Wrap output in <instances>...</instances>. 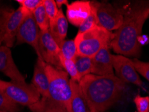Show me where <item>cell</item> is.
Masks as SVG:
<instances>
[{
  "mask_svg": "<svg viewBox=\"0 0 149 112\" xmlns=\"http://www.w3.org/2000/svg\"><path fill=\"white\" fill-rule=\"evenodd\" d=\"M82 97L90 112H104L117 102L125 83L114 74H89L78 83Z\"/></svg>",
  "mask_w": 149,
  "mask_h": 112,
  "instance_id": "1",
  "label": "cell"
},
{
  "mask_svg": "<svg viewBox=\"0 0 149 112\" xmlns=\"http://www.w3.org/2000/svg\"><path fill=\"white\" fill-rule=\"evenodd\" d=\"M148 17L149 6H144L136 9L125 17L122 25L113 33L110 43L113 51L124 56H139L141 52L140 37Z\"/></svg>",
  "mask_w": 149,
  "mask_h": 112,
  "instance_id": "2",
  "label": "cell"
},
{
  "mask_svg": "<svg viewBox=\"0 0 149 112\" xmlns=\"http://www.w3.org/2000/svg\"><path fill=\"white\" fill-rule=\"evenodd\" d=\"M49 83V99L56 104L71 112L72 89L69 79V74L62 69H58L48 63H45Z\"/></svg>",
  "mask_w": 149,
  "mask_h": 112,
  "instance_id": "3",
  "label": "cell"
},
{
  "mask_svg": "<svg viewBox=\"0 0 149 112\" xmlns=\"http://www.w3.org/2000/svg\"><path fill=\"white\" fill-rule=\"evenodd\" d=\"M113 38V33L97 25L88 31L77 34L74 40L78 54L93 58L102 48L110 45Z\"/></svg>",
  "mask_w": 149,
  "mask_h": 112,
  "instance_id": "4",
  "label": "cell"
},
{
  "mask_svg": "<svg viewBox=\"0 0 149 112\" xmlns=\"http://www.w3.org/2000/svg\"><path fill=\"white\" fill-rule=\"evenodd\" d=\"M0 91L17 105L30 107L40 100V94L32 84L0 79Z\"/></svg>",
  "mask_w": 149,
  "mask_h": 112,
  "instance_id": "5",
  "label": "cell"
},
{
  "mask_svg": "<svg viewBox=\"0 0 149 112\" xmlns=\"http://www.w3.org/2000/svg\"><path fill=\"white\" fill-rule=\"evenodd\" d=\"M95 4L99 25L109 32L119 29L124 20L121 11L107 2L95 1Z\"/></svg>",
  "mask_w": 149,
  "mask_h": 112,
  "instance_id": "6",
  "label": "cell"
},
{
  "mask_svg": "<svg viewBox=\"0 0 149 112\" xmlns=\"http://www.w3.org/2000/svg\"><path fill=\"white\" fill-rule=\"evenodd\" d=\"M40 30L37 26L32 14H29L24 19L16 35V45L26 43L36 51L38 58H42L39 48Z\"/></svg>",
  "mask_w": 149,
  "mask_h": 112,
  "instance_id": "7",
  "label": "cell"
},
{
  "mask_svg": "<svg viewBox=\"0 0 149 112\" xmlns=\"http://www.w3.org/2000/svg\"><path fill=\"white\" fill-rule=\"evenodd\" d=\"M113 68L117 77L125 83H130L142 87L143 83L134 67L132 60L120 54H111Z\"/></svg>",
  "mask_w": 149,
  "mask_h": 112,
  "instance_id": "8",
  "label": "cell"
},
{
  "mask_svg": "<svg viewBox=\"0 0 149 112\" xmlns=\"http://www.w3.org/2000/svg\"><path fill=\"white\" fill-rule=\"evenodd\" d=\"M39 48L41 57L45 63L53 66L56 69H61L59 59L61 48L50 34V30L40 32Z\"/></svg>",
  "mask_w": 149,
  "mask_h": 112,
  "instance_id": "9",
  "label": "cell"
},
{
  "mask_svg": "<svg viewBox=\"0 0 149 112\" xmlns=\"http://www.w3.org/2000/svg\"><path fill=\"white\" fill-rule=\"evenodd\" d=\"M29 14L30 13L21 6H19L16 10L12 11L6 24L3 38L4 45L9 48L13 47L19 26L26 16Z\"/></svg>",
  "mask_w": 149,
  "mask_h": 112,
  "instance_id": "10",
  "label": "cell"
},
{
  "mask_svg": "<svg viewBox=\"0 0 149 112\" xmlns=\"http://www.w3.org/2000/svg\"><path fill=\"white\" fill-rule=\"evenodd\" d=\"M0 72L8 77L13 82L25 84V77L17 69L13 59L10 48L0 46Z\"/></svg>",
  "mask_w": 149,
  "mask_h": 112,
  "instance_id": "11",
  "label": "cell"
},
{
  "mask_svg": "<svg viewBox=\"0 0 149 112\" xmlns=\"http://www.w3.org/2000/svg\"><path fill=\"white\" fill-rule=\"evenodd\" d=\"M91 1H76L72 2L67 6V20L73 25L79 27L91 14Z\"/></svg>",
  "mask_w": 149,
  "mask_h": 112,
  "instance_id": "12",
  "label": "cell"
},
{
  "mask_svg": "<svg viewBox=\"0 0 149 112\" xmlns=\"http://www.w3.org/2000/svg\"><path fill=\"white\" fill-rule=\"evenodd\" d=\"M92 63L91 74L96 75L114 74L109 46L102 48L92 58Z\"/></svg>",
  "mask_w": 149,
  "mask_h": 112,
  "instance_id": "13",
  "label": "cell"
},
{
  "mask_svg": "<svg viewBox=\"0 0 149 112\" xmlns=\"http://www.w3.org/2000/svg\"><path fill=\"white\" fill-rule=\"evenodd\" d=\"M45 62L42 58H37L34 70L32 84L37 89L43 98L49 99V83L45 70Z\"/></svg>",
  "mask_w": 149,
  "mask_h": 112,
  "instance_id": "14",
  "label": "cell"
},
{
  "mask_svg": "<svg viewBox=\"0 0 149 112\" xmlns=\"http://www.w3.org/2000/svg\"><path fill=\"white\" fill-rule=\"evenodd\" d=\"M49 30L52 37L57 42L58 46H60L61 42L64 41L66 38L68 30L67 19L61 9L58 10L55 24Z\"/></svg>",
  "mask_w": 149,
  "mask_h": 112,
  "instance_id": "15",
  "label": "cell"
},
{
  "mask_svg": "<svg viewBox=\"0 0 149 112\" xmlns=\"http://www.w3.org/2000/svg\"><path fill=\"white\" fill-rule=\"evenodd\" d=\"M70 84L73 93L71 100V112H90L86 103L83 99L79 83L70 79Z\"/></svg>",
  "mask_w": 149,
  "mask_h": 112,
  "instance_id": "16",
  "label": "cell"
},
{
  "mask_svg": "<svg viewBox=\"0 0 149 112\" xmlns=\"http://www.w3.org/2000/svg\"><path fill=\"white\" fill-rule=\"evenodd\" d=\"M29 108L32 112H68L64 107L50 99L43 97L39 102L30 106Z\"/></svg>",
  "mask_w": 149,
  "mask_h": 112,
  "instance_id": "17",
  "label": "cell"
},
{
  "mask_svg": "<svg viewBox=\"0 0 149 112\" xmlns=\"http://www.w3.org/2000/svg\"><path fill=\"white\" fill-rule=\"evenodd\" d=\"M73 61L81 79L87 74H91L93 63L91 57L82 56L77 54Z\"/></svg>",
  "mask_w": 149,
  "mask_h": 112,
  "instance_id": "18",
  "label": "cell"
},
{
  "mask_svg": "<svg viewBox=\"0 0 149 112\" xmlns=\"http://www.w3.org/2000/svg\"><path fill=\"white\" fill-rule=\"evenodd\" d=\"M32 14H33L36 23L40 31L45 32L49 30V20L45 10L44 1L42 3L34 10Z\"/></svg>",
  "mask_w": 149,
  "mask_h": 112,
  "instance_id": "19",
  "label": "cell"
},
{
  "mask_svg": "<svg viewBox=\"0 0 149 112\" xmlns=\"http://www.w3.org/2000/svg\"><path fill=\"white\" fill-rule=\"evenodd\" d=\"M91 6L92 10L91 14L87 17V18L83 22L81 25L79 26V29L77 34H81V33L88 31V30L92 29L95 26L99 25L97 13H96L95 1H91Z\"/></svg>",
  "mask_w": 149,
  "mask_h": 112,
  "instance_id": "20",
  "label": "cell"
},
{
  "mask_svg": "<svg viewBox=\"0 0 149 112\" xmlns=\"http://www.w3.org/2000/svg\"><path fill=\"white\" fill-rule=\"evenodd\" d=\"M59 59H60L61 67L65 69V71H66L68 74H69L71 77V79L75 81L77 83L79 82L81 79L79 76L74 61L65 58L61 54L59 55Z\"/></svg>",
  "mask_w": 149,
  "mask_h": 112,
  "instance_id": "21",
  "label": "cell"
},
{
  "mask_svg": "<svg viewBox=\"0 0 149 112\" xmlns=\"http://www.w3.org/2000/svg\"><path fill=\"white\" fill-rule=\"evenodd\" d=\"M61 48V54L67 59L73 60L77 54V50L74 40L63 41L59 46Z\"/></svg>",
  "mask_w": 149,
  "mask_h": 112,
  "instance_id": "22",
  "label": "cell"
},
{
  "mask_svg": "<svg viewBox=\"0 0 149 112\" xmlns=\"http://www.w3.org/2000/svg\"><path fill=\"white\" fill-rule=\"evenodd\" d=\"M44 5H45L46 12H47L49 20L50 30L53 27L56 23L59 10L57 8L55 1L54 0H44Z\"/></svg>",
  "mask_w": 149,
  "mask_h": 112,
  "instance_id": "23",
  "label": "cell"
},
{
  "mask_svg": "<svg viewBox=\"0 0 149 112\" xmlns=\"http://www.w3.org/2000/svg\"><path fill=\"white\" fill-rule=\"evenodd\" d=\"M0 110L6 112H19V107L18 105L12 102L0 91Z\"/></svg>",
  "mask_w": 149,
  "mask_h": 112,
  "instance_id": "24",
  "label": "cell"
},
{
  "mask_svg": "<svg viewBox=\"0 0 149 112\" xmlns=\"http://www.w3.org/2000/svg\"><path fill=\"white\" fill-rule=\"evenodd\" d=\"M132 62L137 72L141 74L149 81V63L142 62L136 58L132 60Z\"/></svg>",
  "mask_w": 149,
  "mask_h": 112,
  "instance_id": "25",
  "label": "cell"
},
{
  "mask_svg": "<svg viewBox=\"0 0 149 112\" xmlns=\"http://www.w3.org/2000/svg\"><path fill=\"white\" fill-rule=\"evenodd\" d=\"M44 0H17L16 2L19 3L21 7L30 14H32L34 10L42 3Z\"/></svg>",
  "mask_w": 149,
  "mask_h": 112,
  "instance_id": "26",
  "label": "cell"
},
{
  "mask_svg": "<svg viewBox=\"0 0 149 112\" xmlns=\"http://www.w3.org/2000/svg\"><path fill=\"white\" fill-rule=\"evenodd\" d=\"M136 109L139 112H147L149 106V97H142L138 95L134 99Z\"/></svg>",
  "mask_w": 149,
  "mask_h": 112,
  "instance_id": "27",
  "label": "cell"
},
{
  "mask_svg": "<svg viewBox=\"0 0 149 112\" xmlns=\"http://www.w3.org/2000/svg\"><path fill=\"white\" fill-rule=\"evenodd\" d=\"M12 11H7L4 9L0 8V45L3 42V38L4 35V30H5V26L6 22Z\"/></svg>",
  "mask_w": 149,
  "mask_h": 112,
  "instance_id": "28",
  "label": "cell"
},
{
  "mask_svg": "<svg viewBox=\"0 0 149 112\" xmlns=\"http://www.w3.org/2000/svg\"><path fill=\"white\" fill-rule=\"evenodd\" d=\"M55 2L58 10H60L63 5H66L67 6L69 5V2H68L67 0H56Z\"/></svg>",
  "mask_w": 149,
  "mask_h": 112,
  "instance_id": "29",
  "label": "cell"
},
{
  "mask_svg": "<svg viewBox=\"0 0 149 112\" xmlns=\"http://www.w3.org/2000/svg\"><path fill=\"white\" fill-rule=\"evenodd\" d=\"M0 112H6V111H1V110H0Z\"/></svg>",
  "mask_w": 149,
  "mask_h": 112,
  "instance_id": "30",
  "label": "cell"
},
{
  "mask_svg": "<svg viewBox=\"0 0 149 112\" xmlns=\"http://www.w3.org/2000/svg\"><path fill=\"white\" fill-rule=\"evenodd\" d=\"M147 112H149V106H148V111Z\"/></svg>",
  "mask_w": 149,
  "mask_h": 112,
  "instance_id": "31",
  "label": "cell"
}]
</instances>
